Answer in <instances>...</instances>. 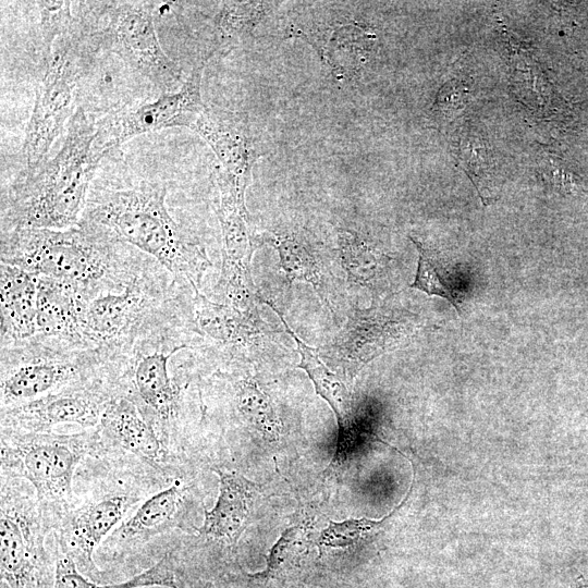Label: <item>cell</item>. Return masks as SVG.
Returning a JSON list of instances; mask_svg holds the SVG:
<instances>
[{
  "instance_id": "obj_26",
  "label": "cell",
  "mask_w": 588,
  "mask_h": 588,
  "mask_svg": "<svg viewBox=\"0 0 588 588\" xmlns=\"http://www.w3.org/2000/svg\"><path fill=\"white\" fill-rule=\"evenodd\" d=\"M266 1H223L213 19V42L206 58L248 36L271 8Z\"/></svg>"
},
{
  "instance_id": "obj_15",
  "label": "cell",
  "mask_w": 588,
  "mask_h": 588,
  "mask_svg": "<svg viewBox=\"0 0 588 588\" xmlns=\"http://www.w3.org/2000/svg\"><path fill=\"white\" fill-rule=\"evenodd\" d=\"M192 130L213 150L220 162L217 168L246 189L259 158L248 119L240 112L206 106Z\"/></svg>"
},
{
  "instance_id": "obj_3",
  "label": "cell",
  "mask_w": 588,
  "mask_h": 588,
  "mask_svg": "<svg viewBox=\"0 0 588 588\" xmlns=\"http://www.w3.org/2000/svg\"><path fill=\"white\" fill-rule=\"evenodd\" d=\"M166 196V187L155 183L105 191L87 206L83 218L105 226L197 291L210 262L198 243L173 220Z\"/></svg>"
},
{
  "instance_id": "obj_35",
  "label": "cell",
  "mask_w": 588,
  "mask_h": 588,
  "mask_svg": "<svg viewBox=\"0 0 588 588\" xmlns=\"http://www.w3.org/2000/svg\"><path fill=\"white\" fill-rule=\"evenodd\" d=\"M176 588H201L196 585L191 578L186 575L177 572V587Z\"/></svg>"
},
{
  "instance_id": "obj_16",
  "label": "cell",
  "mask_w": 588,
  "mask_h": 588,
  "mask_svg": "<svg viewBox=\"0 0 588 588\" xmlns=\"http://www.w3.org/2000/svg\"><path fill=\"white\" fill-rule=\"evenodd\" d=\"M262 302L270 305L278 314L285 330L294 339L301 356L298 367L305 370L317 394L330 405L335 415L338 436L330 467L342 465L354 451L359 432L356 399L346 384L320 359L319 354L291 329L279 309L269 301L262 299Z\"/></svg>"
},
{
  "instance_id": "obj_6",
  "label": "cell",
  "mask_w": 588,
  "mask_h": 588,
  "mask_svg": "<svg viewBox=\"0 0 588 588\" xmlns=\"http://www.w3.org/2000/svg\"><path fill=\"white\" fill-rule=\"evenodd\" d=\"M84 25L74 23L57 38L44 62L33 111L25 130L23 157L26 169L45 161L65 121L72 117L74 88L97 52Z\"/></svg>"
},
{
  "instance_id": "obj_9",
  "label": "cell",
  "mask_w": 588,
  "mask_h": 588,
  "mask_svg": "<svg viewBox=\"0 0 588 588\" xmlns=\"http://www.w3.org/2000/svg\"><path fill=\"white\" fill-rule=\"evenodd\" d=\"M42 513L37 500L1 482V588L53 587L56 564L45 548Z\"/></svg>"
},
{
  "instance_id": "obj_19",
  "label": "cell",
  "mask_w": 588,
  "mask_h": 588,
  "mask_svg": "<svg viewBox=\"0 0 588 588\" xmlns=\"http://www.w3.org/2000/svg\"><path fill=\"white\" fill-rule=\"evenodd\" d=\"M219 494L215 506L205 510L199 535L235 546L249 523L259 486L237 471L215 469Z\"/></svg>"
},
{
  "instance_id": "obj_31",
  "label": "cell",
  "mask_w": 588,
  "mask_h": 588,
  "mask_svg": "<svg viewBox=\"0 0 588 588\" xmlns=\"http://www.w3.org/2000/svg\"><path fill=\"white\" fill-rule=\"evenodd\" d=\"M411 240L419 254L416 277L411 286L429 295H437L448 299L461 313L457 297L443 275H441L434 254L417 238L411 237Z\"/></svg>"
},
{
  "instance_id": "obj_8",
  "label": "cell",
  "mask_w": 588,
  "mask_h": 588,
  "mask_svg": "<svg viewBox=\"0 0 588 588\" xmlns=\"http://www.w3.org/2000/svg\"><path fill=\"white\" fill-rule=\"evenodd\" d=\"M151 1L98 2L100 22L86 25L97 49L118 54L162 93L176 90L180 66L162 49Z\"/></svg>"
},
{
  "instance_id": "obj_21",
  "label": "cell",
  "mask_w": 588,
  "mask_h": 588,
  "mask_svg": "<svg viewBox=\"0 0 588 588\" xmlns=\"http://www.w3.org/2000/svg\"><path fill=\"white\" fill-rule=\"evenodd\" d=\"M39 277L22 268L1 264V347L36 336Z\"/></svg>"
},
{
  "instance_id": "obj_22",
  "label": "cell",
  "mask_w": 588,
  "mask_h": 588,
  "mask_svg": "<svg viewBox=\"0 0 588 588\" xmlns=\"http://www.w3.org/2000/svg\"><path fill=\"white\" fill-rule=\"evenodd\" d=\"M185 497V486L179 479L174 480L146 499L132 516L108 536V543L131 547L177 527Z\"/></svg>"
},
{
  "instance_id": "obj_10",
  "label": "cell",
  "mask_w": 588,
  "mask_h": 588,
  "mask_svg": "<svg viewBox=\"0 0 588 588\" xmlns=\"http://www.w3.org/2000/svg\"><path fill=\"white\" fill-rule=\"evenodd\" d=\"M208 60L205 57L196 63L176 90L162 93L150 102L102 121L98 126V140L107 154L142 134L179 126L192 130L206 108L200 88Z\"/></svg>"
},
{
  "instance_id": "obj_23",
  "label": "cell",
  "mask_w": 588,
  "mask_h": 588,
  "mask_svg": "<svg viewBox=\"0 0 588 588\" xmlns=\"http://www.w3.org/2000/svg\"><path fill=\"white\" fill-rule=\"evenodd\" d=\"M195 318L198 329L230 352L242 353L256 346L264 336L252 310L208 299L195 291Z\"/></svg>"
},
{
  "instance_id": "obj_24",
  "label": "cell",
  "mask_w": 588,
  "mask_h": 588,
  "mask_svg": "<svg viewBox=\"0 0 588 588\" xmlns=\"http://www.w3.org/2000/svg\"><path fill=\"white\" fill-rule=\"evenodd\" d=\"M258 243H267L277 249L280 266L290 281L311 284L320 298L328 303L319 258L303 233L292 230L267 232L258 235Z\"/></svg>"
},
{
  "instance_id": "obj_7",
  "label": "cell",
  "mask_w": 588,
  "mask_h": 588,
  "mask_svg": "<svg viewBox=\"0 0 588 588\" xmlns=\"http://www.w3.org/2000/svg\"><path fill=\"white\" fill-rule=\"evenodd\" d=\"M108 364L96 351L52 339L1 347V409H7L70 384L91 379Z\"/></svg>"
},
{
  "instance_id": "obj_18",
  "label": "cell",
  "mask_w": 588,
  "mask_h": 588,
  "mask_svg": "<svg viewBox=\"0 0 588 588\" xmlns=\"http://www.w3.org/2000/svg\"><path fill=\"white\" fill-rule=\"evenodd\" d=\"M101 439L134 454L152 467L161 468L168 451L136 403L114 394L106 405L97 427Z\"/></svg>"
},
{
  "instance_id": "obj_2",
  "label": "cell",
  "mask_w": 588,
  "mask_h": 588,
  "mask_svg": "<svg viewBox=\"0 0 588 588\" xmlns=\"http://www.w3.org/2000/svg\"><path fill=\"white\" fill-rule=\"evenodd\" d=\"M119 242L108 229L83 217L68 229H1V264L77 285L90 297L123 285L142 268L122 259Z\"/></svg>"
},
{
  "instance_id": "obj_14",
  "label": "cell",
  "mask_w": 588,
  "mask_h": 588,
  "mask_svg": "<svg viewBox=\"0 0 588 588\" xmlns=\"http://www.w3.org/2000/svg\"><path fill=\"white\" fill-rule=\"evenodd\" d=\"M216 181L219 191L217 215L223 241L222 285L231 305L249 310L254 296L250 261L258 235L249 228L246 189L235 185L218 169Z\"/></svg>"
},
{
  "instance_id": "obj_30",
  "label": "cell",
  "mask_w": 588,
  "mask_h": 588,
  "mask_svg": "<svg viewBox=\"0 0 588 588\" xmlns=\"http://www.w3.org/2000/svg\"><path fill=\"white\" fill-rule=\"evenodd\" d=\"M385 519V518H384ZM368 518L329 522L319 535L317 544L320 549H345L356 546L364 539L379 532L382 522Z\"/></svg>"
},
{
  "instance_id": "obj_27",
  "label": "cell",
  "mask_w": 588,
  "mask_h": 588,
  "mask_svg": "<svg viewBox=\"0 0 588 588\" xmlns=\"http://www.w3.org/2000/svg\"><path fill=\"white\" fill-rule=\"evenodd\" d=\"M234 402L241 417L248 426L268 440H277L281 422L271 400L252 377L237 378L233 384Z\"/></svg>"
},
{
  "instance_id": "obj_1",
  "label": "cell",
  "mask_w": 588,
  "mask_h": 588,
  "mask_svg": "<svg viewBox=\"0 0 588 588\" xmlns=\"http://www.w3.org/2000/svg\"><path fill=\"white\" fill-rule=\"evenodd\" d=\"M98 126L78 107L68 122L58 152L25 169L1 201V229H68L76 225L86 207L91 177L107 156Z\"/></svg>"
},
{
  "instance_id": "obj_33",
  "label": "cell",
  "mask_w": 588,
  "mask_h": 588,
  "mask_svg": "<svg viewBox=\"0 0 588 588\" xmlns=\"http://www.w3.org/2000/svg\"><path fill=\"white\" fill-rule=\"evenodd\" d=\"M302 535V528L299 526H293L286 529L275 544L272 547L267 567L255 574L248 575L252 579H267L274 578L281 572H283L284 563L291 554L293 546L296 543V539Z\"/></svg>"
},
{
  "instance_id": "obj_11",
  "label": "cell",
  "mask_w": 588,
  "mask_h": 588,
  "mask_svg": "<svg viewBox=\"0 0 588 588\" xmlns=\"http://www.w3.org/2000/svg\"><path fill=\"white\" fill-rule=\"evenodd\" d=\"M139 499V493L132 489L114 487L100 490L78 506H71L61 516L57 548L74 561L82 574L100 580L94 552Z\"/></svg>"
},
{
  "instance_id": "obj_25",
  "label": "cell",
  "mask_w": 588,
  "mask_h": 588,
  "mask_svg": "<svg viewBox=\"0 0 588 588\" xmlns=\"http://www.w3.org/2000/svg\"><path fill=\"white\" fill-rule=\"evenodd\" d=\"M54 581L52 588H144L161 586L177 587V568L171 553L166 554L156 564L140 574L113 584H99L82 574L74 561L62 550L57 548L54 561Z\"/></svg>"
},
{
  "instance_id": "obj_13",
  "label": "cell",
  "mask_w": 588,
  "mask_h": 588,
  "mask_svg": "<svg viewBox=\"0 0 588 588\" xmlns=\"http://www.w3.org/2000/svg\"><path fill=\"white\" fill-rule=\"evenodd\" d=\"M113 395L94 378L79 381L39 399L1 409V430L48 432L53 426L64 424L97 428Z\"/></svg>"
},
{
  "instance_id": "obj_4",
  "label": "cell",
  "mask_w": 588,
  "mask_h": 588,
  "mask_svg": "<svg viewBox=\"0 0 588 588\" xmlns=\"http://www.w3.org/2000/svg\"><path fill=\"white\" fill-rule=\"evenodd\" d=\"M98 429L75 434L1 430L2 475L27 480L40 510L61 516L72 506V481L79 462L96 452Z\"/></svg>"
},
{
  "instance_id": "obj_20",
  "label": "cell",
  "mask_w": 588,
  "mask_h": 588,
  "mask_svg": "<svg viewBox=\"0 0 588 588\" xmlns=\"http://www.w3.org/2000/svg\"><path fill=\"white\" fill-rule=\"evenodd\" d=\"M88 298L89 294L77 285L39 277L36 336L84 346L82 330Z\"/></svg>"
},
{
  "instance_id": "obj_12",
  "label": "cell",
  "mask_w": 588,
  "mask_h": 588,
  "mask_svg": "<svg viewBox=\"0 0 588 588\" xmlns=\"http://www.w3.org/2000/svg\"><path fill=\"white\" fill-rule=\"evenodd\" d=\"M169 324L170 318L143 335L123 360L133 401L152 426L161 428L170 424L177 408L179 391L170 378L169 359L186 347L164 336Z\"/></svg>"
},
{
  "instance_id": "obj_29",
  "label": "cell",
  "mask_w": 588,
  "mask_h": 588,
  "mask_svg": "<svg viewBox=\"0 0 588 588\" xmlns=\"http://www.w3.org/2000/svg\"><path fill=\"white\" fill-rule=\"evenodd\" d=\"M460 162L487 205L493 198L491 191L492 161L485 140L475 132L466 131L460 142Z\"/></svg>"
},
{
  "instance_id": "obj_34",
  "label": "cell",
  "mask_w": 588,
  "mask_h": 588,
  "mask_svg": "<svg viewBox=\"0 0 588 588\" xmlns=\"http://www.w3.org/2000/svg\"><path fill=\"white\" fill-rule=\"evenodd\" d=\"M466 93L467 90L463 88L460 82L446 83L438 95L434 106L436 111L444 117L458 111L464 106Z\"/></svg>"
},
{
  "instance_id": "obj_5",
  "label": "cell",
  "mask_w": 588,
  "mask_h": 588,
  "mask_svg": "<svg viewBox=\"0 0 588 588\" xmlns=\"http://www.w3.org/2000/svg\"><path fill=\"white\" fill-rule=\"evenodd\" d=\"M163 287L142 268L121 286L100 291L88 298L82 342L108 364L123 362L136 342L166 320L171 306L166 305Z\"/></svg>"
},
{
  "instance_id": "obj_32",
  "label": "cell",
  "mask_w": 588,
  "mask_h": 588,
  "mask_svg": "<svg viewBox=\"0 0 588 588\" xmlns=\"http://www.w3.org/2000/svg\"><path fill=\"white\" fill-rule=\"evenodd\" d=\"M40 12V35L42 42V60L49 58L57 38L71 30L74 17L71 13V1H38Z\"/></svg>"
},
{
  "instance_id": "obj_36",
  "label": "cell",
  "mask_w": 588,
  "mask_h": 588,
  "mask_svg": "<svg viewBox=\"0 0 588 588\" xmlns=\"http://www.w3.org/2000/svg\"><path fill=\"white\" fill-rule=\"evenodd\" d=\"M577 588H588V581L583 580L581 583H578Z\"/></svg>"
},
{
  "instance_id": "obj_28",
  "label": "cell",
  "mask_w": 588,
  "mask_h": 588,
  "mask_svg": "<svg viewBox=\"0 0 588 588\" xmlns=\"http://www.w3.org/2000/svg\"><path fill=\"white\" fill-rule=\"evenodd\" d=\"M342 265L348 278L360 285H372L383 273L389 258L355 232L338 233Z\"/></svg>"
},
{
  "instance_id": "obj_17",
  "label": "cell",
  "mask_w": 588,
  "mask_h": 588,
  "mask_svg": "<svg viewBox=\"0 0 588 588\" xmlns=\"http://www.w3.org/2000/svg\"><path fill=\"white\" fill-rule=\"evenodd\" d=\"M409 331V324L381 311L358 310L336 335L332 353L353 378L369 362L395 348Z\"/></svg>"
}]
</instances>
